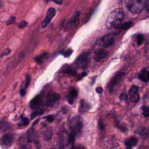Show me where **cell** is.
I'll use <instances>...</instances> for the list:
<instances>
[{
    "instance_id": "cell-26",
    "label": "cell",
    "mask_w": 149,
    "mask_h": 149,
    "mask_svg": "<svg viewBox=\"0 0 149 149\" xmlns=\"http://www.w3.org/2000/svg\"><path fill=\"white\" fill-rule=\"evenodd\" d=\"M9 127L8 122L3 119L0 120V130H5Z\"/></svg>"
},
{
    "instance_id": "cell-31",
    "label": "cell",
    "mask_w": 149,
    "mask_h": 149,
    "mask_svg": "<svg viewBox=\"0 0 149 149\" xmlns=\"http://www.w3.org/2000/svg\"><path fill=\"white\" fill-rule=\"evenodd\" d=\"M73 52V51L71 49H68L67 50L63 51L62 54L65 56V57H69L71 54H72Z\"/></svg>"
},
{
    "instance_id": "cell-33",
    "label": "cell",
    "mask_w": 149,
    "mask_h": 149,
    "mask_svg": "<svg viewBox=\"0 0 149 149\" xmlns=\"http://www.w3.org/2000/svg\"><path fill=\"white\" fill-rule=\"evenodd\" d=\"M120 100H123L126 102H127L128 101V97H127V95L125 93H123L120 96Z\"/></svg>"
},
{
    "instance_id": "cell-4",
    "label": "cell",
    "mask_w": 149,
    "mask_h": 149,
    "mask_svg": "<svg viewBox=\"0 0 149 149\" xmlns=\"http://www.w3.org/2000/svg\"><path fill=\"white\" fill-rule=\"evenodd\" d=\"M124 74H125L124 73L119 72L116 73L111 78L108 85V88L110 93H112L113 91V90L115 88V87L120 83V82L121 81L124 76Z\"/></svg>"
},
{
    "instance_id": "cell-29",
    "label": "cell",
    "mask_w": 149,
    "mask_h": 149,
    "mask_svg": "<svg viewBox=\"0 0 149 149\" xmlns=\"http://www.w3.org/2000/svg\"><path fill=\"white\" fill-rule=\"evenodd\" d=\"M22 121L20 123H19L18 124V125L19 126H26L29 124V120L26 117H24V116H22Z\"/></svg>"
},
{
    "instance_id": "cell-17",
    "label": "cell",
    "mask_w": 149,
    "mask_h": 149,
    "mask_svg": "<svg viewBox=\"0 0 149 149\" xmlns=\"http://www.w3.org/2000/svg\"><path fill=\"white\" fill-rule=\"evenodd\" d=\"M138 143V140L135 137H131L127 139L125 142V145L127 148H132L135 147Z\"/></svg>"
},
{
    "instance_id": "cell-3",
    "label": "cell",
    "mask_w": 149,
    "mask_h": 149,
    "mask_svg": "<svg viewBox=\"0 0 149 149\" xmlns=\"http://www.w3.org/2000/svg\"><path fill=\"white\" fill-rule=\"evenodd\" d=\"M70 127L71 130L74 132L76 135L80 134L83 127V123L81 118L79 116L73 117L70 121Z\"/></svg>"
},
{
    "instance_id": "cell-13",
    "label": "cell",
    "mask_w": 149,
    "mask_h": 149,
    "mask_svg": "<svg viewBox=\"0 0 149 149\" xmlns=\"http://www.w3.org/2000/svg\"><path fill=\"white\" fill-rule=\"evenodd\" d=\"M60 98V95L54 91H49L47 95L46 100L47 102L49 105H52Z\"/></svg>"
},
{
    "instance_id": "cell-7",
    "label": "cell",
    "mask_w": 149,
    "mask_h": 149,
    "mask_svg": "<svg viewBox=\"0 0 149 149\" xmlns=\"http://www.w3.org/2000/svg\"><path fill=\"white\" fill-rule=\"evenodd\" d=\"M14 141V136L12 134L7 133L4 134L0 139V144L4 147H10Z\"/></svg>"
},
{
    "instance_id": "cell-27",
    "label": "cell",
    "mask_w": 149,
    "mask_h": 149,
    "mask_svg": "<svg viewBox=\"0 0 149 149\" xmlns=\"http://www.w3.org/2000/svg\"><path fill=\"white\" fill-rule=\"evenodd\" d=\"M141 109L142 111V113L144 116H149V107L143 105L141 107Z\"/></svg>"
},
{
    "instance_id": "cell-23",
    "label": "cell",
    "mask_w": 149,
    "mask_h": 149,
    "mask_svg": "<svg viewBox=\"0 0 149 149\" xmlns=\"http://www.w3.org/2000/svg\"><path fill=\"white\" fill-rule=\"evenodd\" d=\"M139 77L141 81L144 82H146L148 81L147 72L146 70V69H143L140 72V73L139 74Z\"/></svg>"
},
{
    "instance_id": "cell-11",
    "label": "cell",
    "mask_w": 149,
    "mask_h": 149,
    "mask_svg": "<svg viewBox=\"0 0 149 149\" xmlns=\"http://www.w3.org/2000/svg\"><path fill=\"white\" fill-rule=\"evenodd\" d=\"M129 98L133 102H137L140 100L139 94V87L136 86H132L129 90Z\"/></svg>"
},
{
    "instance_id": "cell-30",
    "label": "cell",
    "mask_w": 149,
    "mask_h": 149,
    "mask_svg": "<svg viewBox=\"0 0 149 149\" xmlns=\"http://www.w3.org/2000/svg\"><path fill=\"white\" fill-rule=\"evenodd\" d=\"M144 40V37L142 34H138L137 36V42L138 45H140L143 42Z\"/></svg>"
},
{
    "instance_id": "cell-21",
    "label": "cell",
    "mask_w": 149,
    "mask_h": 149,
    "mask_svg": "<svg viewBox=\"0 0 149 149\" xmlns=\"http://www.w3.org/2000/svg\"><path fill=\"white\" fill-rule=\"evenodd\" d=\"M90 108V104L86 102L85 100H83L80 101V106H79V111L81 112H84L89 110Z\"/></svg>"
},
{
    "instance_id": "cell-20",
    "label": "cell",
    "mask_w": 149,
    "mask_h": 149,
    "mask_svg": "<svg viewBox=\"0 0 149 149\" xmlns=\"http://www.w3.org/2000/svg\"><path fill=\"white\" fill-rule=\"evenodd\" d=\"M47 56H48V53L47 52H43L41 54L36 56L34 58V61L37 64L41 65V64H42L44 63L45 60L47 59Z\"/></svg>"
},
{
    "instance_id": "cell-10",
    "label": "cell",
    "mask_w": 149,
    "mask_h": 149,
    "mask_svg": "<svg viewBox=\"0 0 149 149\" xmlns=\"http://www.w3.org/2000/svg\"><path fill=\"white\" fill-rule=\"evenodd\" d=\"M80 12H76L73 16L68 20L66 25V30H70L74 28L76 26L77 23L79 20V17L80 16Z\"/></svg>"
},
{
    "instance_id": "cell-2",
    "label": "cell",
    "mask_w": 149,
    "mask_h": 149,
    "mask_svg": "<svg viewBox=\"0 0 149 149\" xmlns=\"http://www.w3.org/2000/svg\"><path fill=\"white\" fill-rule=\"evenodd\" d=\"M125 3L129 10L134 14L140 13L144 7L141 0H125Z\"/></svg>"
},
{
    "instance_id": "cell-16",
    "label": "cell",
    "mask_w": 149,
    "mask_h": 149,
    "mask_svg": "<svg viewBox=\"0 0 149 149\" xmlns=\"http://www.w3.org/2000/svg\"><path fill=\"white\" fill-rule=\"evenodd\" d=\"M31 81V77L30 75L27 74L26 76V80L23 84V86L22 87L20 90V94L22 97H24L26 94V91L27 88L29 87L30 83Z\"/></svg>"
},
{
    "instance_id": "cell-6",
    "label": "cell",
    "mask_w": 149,
    "mask_h": 149,
    "mask_svg": "<svg viewBox=\"0 0 149 149\" xmlns=\"http://www.w3.org/2000/svg\"><path fill=\"white\" fill-rule=\"evenodd\" d=\"M88 62V53L83 52L80 54L76 60V65L78 68L85 69L87 67Z\"/></svg>"
},
{
    "instance_id": "cell-12",
    "label": "cell",
    "mask_w": 149,
    "mask_h": 149,
    "mask_svg": "<svg viewBox=\"0 0 149 149\" xmlns=\"http://www.w3.org/2000/svg\"><path fill=\"white\" fill-rule=\"evenodd\" d=\"M108 55V52L104 49H98L95 51L94 59L97 62L103 61Z\"/></svg>"
},
{
    "instance_id": "cell-37",
    "label": "cell",
    "mask_w": 149,
    "mask_h": 149,
    "mask_svg": "<svg viewBox=\"0 0 149 149\" xmlns=\"http://www.w3.org/2000/svg\"><path fill=\"white\" fill-rule=\"evenodd\" d=\"M11 52V50L9 48H7L4 51H3V53L2 54V56H4V55H9Z\"/></svg>"
},
{
    "instance_id": "cell-1",
    "label": "cell",
    "mask_w": 149,
    "mask_h": 149,
    "mask_svg": "<svg viewBox=\"0 0 149 149\" xmlns=\"http://www.w3.org/2000/svg\"><path fill=\"white\" fill-rule=\"evenodd\" d=\"M124 18V13L122 9H116L111 12L108 16L106 26L110 29L112 27H118Z\"/></svg>"
},
{
    "instance_id": "cell-34",
    "label": "cell",
    "mask_w": 149,
    "mask_h": 149,
    "mask_svg": "<svg viewBox=\"0 0 149 149\" xmlns=\"http://www.w3.org/2000/svg\"><path fill=\"white\" fill-rule=\"evenodd\" d=\"M27 25V22L25 21V20H23V21H22L20 23H19L18 27H19V28H20V29H23V28L25 27Z\"/></svg>"
},
{
    "instance_id": "cell-38",
    "label": "cell",
    "mask_w": 149,
    "mask_h": 149,
    "mask_svg": "<svg viewBox=\"0 0 149 149\" xmlns=\"http://www.w3.org/2000/svg\"><path fill=\"white\" fill-rule=\"evenodd\" d=\"M95 91H96V92L98 94H101L102 93V91H103V89H102V88L101 87H98L96 88Z\"/></svg>"
},
{
    "instance_id": "cell-39",
    "label": "cell",
    "mask_w": 149,
    "mask_h": 149,
    "mask_svg": "<svg viewBox=\"0 0 149 149\" xmlns=\"http://www.w3.org/2000/svg\"><path fill=\"white\" fill-rule=\"evenodd\" d=\"M144 7H145L146 9L149 12V0H147L146 1Z\"/></svg>"
},
{
    "instance_id": "cell-36",
    "label": "cell",
    "mask_w": 149,
    "mask_h": 149,
    "mask_svg": "<svg viewBox=\"0 0 149 149\" xmlns=\"http://www.w3.org/2000/svg\"><path fill=\"white\" fill-rule=\"evenodd\" d=\"M45 118L48 122H52L54 120V116L52 115H47V116H45Z\"/></svg>"
},
{
    "instance_id": "cell-19",
    "label": "cell",
    "mask_w": 149,
    "mask_h": 149,
    "mask_svg": "<svg viewBox=\"0 0 149 149\" xmlns=\"http://www.w3.org/2000/svg\"><path fill=\"white\" fill-rule=\"evenodd\" d=\"M52 131L51 129H47L45 131H44L42 133V137L43 138V140L46 142H49L51 140L52 137Z\"/></svg>"
},
{
    "instance_id": "cell-22",
    "label": "cell",
    "mask_w": 149,
    "mask_h": 149,
    "mask_svg": "<svg viewBox=\"0 0 149 149\" xmlns=\"http://www.w3.org/2000/svg\"><path fill=\"white\" fill-rule=\"evenodd\" d=\"M138 133L142 136L143 138H148L149 137V129L146 127L140 128L138 130Z\"/></svg>"
},
{
    "instance_id": "cell-18",
    "label": "cell",
    "mask_w": 149,
    "mask_h": 149,
    "mask_svg": "<svg viewBox=\"0 0 149 149\" xmlns=\"http://www.w3.org/2000/svg\"><path fill=\"white\" fill-rule=\"evenodd\" d=\"M77 90L76 88H72L69 93L68 97V101L70 104H73L75 98L77 97Z\"/></svg>"
},
{
    "instance_id": "cell-14",
    "label": "cell",
    "mask_w": 149,
    "mask_h": 149,
    "mask_svg": "<svg viewBox=\"0 0 149 149\" xmlns=\"http://www.w3.org/2000/svg\"><path fill=\"white\" fill-rule=\"evenodd\" d=\"M59 73L68 74L71 76H74L76 74V70L72 66L69 65H65L59 69Z\"/></svg>"
},
{
    "instance_id": "cell-32",
    "label": "cell",
    "mask_w": 149,
    "mask_h": 149,
    "mask_svg": "<svg viewBox=\"0 0 149 149\" xmlns=\"http://www.w3.org/2000/svg\"><path fill=\"white\" fill-rule=\"evenodd\" d=\"M16 17L15 16H11L10 17V18L8 20V21L6 22V24L7 25H10L13 23V22L15 21Z\"/></svg>"
},
{
    "instance_id": "cell-24",
    "label": "cell",
    "mask_w": 149,
    "mask_h": 149,
    "mask_svg": "<svg viewBox=\"0 0 149 149\" xmlns=\"http://www.w3.org/2000/svg\"><path fill=\"white\" fill-rule=\"evenodd\" d=\"M133 25V23L132 21H129L122 24H120L118 27L121 29H128Z\"/></svg>"
},
{
    "instance_id": "cell-15",
    "label": "cell",
    "mask_w": 149,
    "mask_h": 149,
    "mask_svg": "<svg viewBox=\"0 0 149 149\" xmlns=\"http://www.w3.org/2000/svg\"><path fill=\"white\" fill-rule=\"evenodd\" d=\"M42 102V98L38 95L33 98L30 102V107L32 109H37Z\"/></svg>"
},
{
    "instance_id": "cell-9",
    "label": "cell",
    "mask_w": 149,
    "mask_h": 149,
    "mask_svg": "<svg viewBox=\"0 0 149 149\" xmlns=\"http://www.w3.org/2000/svg\"><path fill=\"white\" fill-rule=\"evenodd\" d=\"M26 139H27V142L29 143L33 142L37 145L38 144V139L37 133L36 132V130L33 127L30 128L27 130V134H26Z\"/></svg>"
},
{
    "instance_id": "cell-28",
    "label": "cell",
    "mask_w": 149,
    "mask_h": 149,
    "mask_svg": "<svg viewBox=\"0 0 149 149\" xmlns=\"http://www.w3.org/2000/svg\"><path fill=\"white\" fill-rule=\"evenodd\" d=\"M43 113V111L42 110H40V109H36L34 112H32L31 115V118L33 119L34 118L36 117L38 115H41Z\"/></svg>"
},
{
    "instance_id": "cell-25",
    "label": "cell",
    "mask_w": 149,
    "mask_h": 149,
    "mask_svg": "<svg viewBox=\"0 0 149 149\" xmlns=\"http://www.w3.org/2000/svg\"><path fill=\"white\" fill-rule=\"evenodd\" d=\"M76 136V134L74 132L71 131L70 133L68 136V143L71 145H73L74 144Z\"/></svg>"
},
{
    "instance_id": "cell-5",
    "label": "cell",
    "mask_w": 149,
    "mask_h": 149,
    "mask_svg": "<svg viewBox=\"0 0 149 149\" xmlns=\"http://www.w3.org/2000/svg\"><path fill=\"white\" fill-rule=\"evenodd\" d=\"M115 38L111 35H105L100 38L97 42V44L98 45L108 47L112 45L115 42Z\"/></svg>"
},
{
    "instance_id": "cell-42",
    "label": "cell",
    "mask_w": 149,
    "mask_h": 149,
    "mask_svg": "<svg viewBox=\"0 0 149 149\" xmlns=\"http://www.w3.org/2000/svg\"><path fill=\"white\" fill-rule=\"evenodd\" d=\"M1 0H0V6H1Z\"/></svg>"
},
{
    "instance_id": "cell-41",
    "label": "cell",
    "mask_w": 149,
    "mask_h": 149,
    "mask_svg": "<svg viewBox=\"0 0 149 149\" xmlns=\"http://www.w3.org/2000/svg\"><path fill=\"white\" fill-rule=\"evenodd\" d=\"M147 77H148V80L149 81V71L147 72Z\"/></svg>"
},
{
    "instance_id": "cell-40",
    "label": "cell",
    "mask_w": 149,
    "mask_h": 149,
    "mask_svg": "<svg viewBox=\"0 0 149 149\" xmlns=\"http://www.w3.org/2000/svg\"><path fill=\"white\" fill-rule=\"evenodd\" d=\"M51 1H52L54 2L57 4H61L63 2V0H51Z\"/></svg>"
},
{
    "instance_id": "cell-8",
    "label": "cell",
    "mask_w": 149,
    "mask_h": 149,
    "mask_svg": "<svg viewBox=\"0 0 149 149\" xmlns=\"http://www.w3.org/2000/svg\"><path fill=\"white\" fill-rule=\"evenodd\" d=\"M55 13H56L55 9L53 8H51L47 10L46 16L41 23V26L42 28L46 27L49 24V23H50V22L51 21L52 18L55 15Z\"/></svg>"
},
{
    "instance_id": "cell-35",
    "label": "cell",
    "mask_w": 149,
    "mask_h": 149,
    "mask_svg": "<svg viewBox=\"0 0 149 149\" xmlns=\"http://www.w3.org/2000/svg\"><path fill=\"white\" fill-rule=\"evenodd\" d=\"M98 125H99L100 128L101 130H104V129L105 126H104V125L101 119H100L99 121H98Z\"/></svg>"
}]
</instances>
